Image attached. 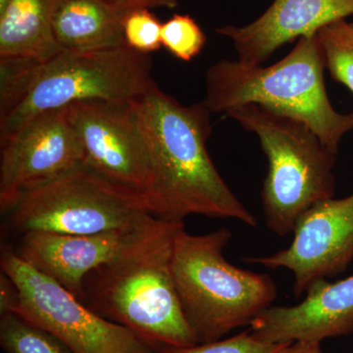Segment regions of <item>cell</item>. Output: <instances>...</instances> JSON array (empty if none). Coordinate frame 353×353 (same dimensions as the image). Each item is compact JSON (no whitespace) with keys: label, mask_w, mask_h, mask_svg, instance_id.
Listing matches in <instances>:
<instances>
[{"label":"cell","mask_w":353,"mask_h":353,"mask_svg":"<svg viewBox=\"0 0 353 353\" xmlns=\"http://www.w3.org/2000/svg\"><path fill=\"white\" fill-rule=\"evenodd\" d=\"M132 105L150 157L153 215L176 222L203 215L257 227L209 155L211 112L203 102L183 105L155 85Z\"/></svg>","instance_id":"1"},{"label":"cell","mask_w":353,"mask_h":353,"mask_svg":"<svg viewBox=\"0 0 353 353\" xmlns=\"http://www.w3.org/2000/svg\"><path fill=\"white\" fill-rule=\"evenodd\" d=\"M183 225L153 217L117 256L85 276L81 301L158 347L199 345L172 271L176 234Z\"/></svg>","instance_id":"2"},{"label":"cell","mask_w":353,"mask_h":353,"mask_svg":"<svg viewBox=\"0 0 353 353\" xmlns=\"http://www.w3.org/2000/svg\"><path fill=\"white\" fill-rule=\"evenodd\" d=\"M152 68L150 54L126 43L62 51L41 64H1L0 141L39 114L76 102L137 101L157 85Z\"/></svg>","instance_id":"3"},{"label":"cell","mask_w":353,"mask_h":353,"mask_svg":"<svg viewBox=\"0 0 353 353\" xmlns=\"http://www.w3.org/2000/svg\"><path fill=\"white\" fill-rule=\"evenodd\" d=\"M324 50L317 34L303 37L289 54L270 66L220 60L206 73L202 101L211 113H227L255 103L305 123L338 154L343 137L353 131V112L334 109L325 87Z\"/></svg>","instance_id":"4"},{"label":"cell","mask_w":353,"mask_h":353,"mask_svg":"<svg viewBox=\"0 0 353 353\" xmlns=\"http://www.w3.org/2000/svg\"><path fill=\"white\" fill-rule=\"evenodd\" d=\"M233 234L227 228L190 234L185 225L174 243L172 271L185 319L199 343L219 341L272 306L277 287L266 274L243 270L225 259Z\"/></svg>","instance_id":"5"},{"label":"cell","mask_w":353,"mask_h":353,"mask_svg":"<svg viewBox=\"0 0 353 353\" xmlns=\"http://www.w3.org/2000/svg\"><path fill=\"white\" fill-rule=\"evenodd\" d=\"M226 115L259 137L268 160L262 209L267 227L276 236L292 234L308 209L334 197L338 154L305 123L255 103L234 108Z\"/></svg>","instance_id":"6"},{"label":"cell","mask_w":353,"mask_h":353,"mask_svg":"<svg viewBox=\"0 0 353 353\" xmlns=\"http://www.w3.org/2000/svg\"><path fill=\"white\" fill-rule=\"evenodd\" d=\"M6 213L23 234H97L137 226L154 216L143 196L83 165L26 192Z\"/></svg>","instance_id":"7"},{"label":"cell","mask_w":353,"mask_h":353,"mask_svg":"<svg viewBox=\"0 0 353 353\" xmlns=\"http://www.w3.org/2000/svg\"><path fill=\"white\" fill-rule=\"evenodd\" d=\"M1 271L19 290L13 312L55 334L74 353H159L163 348L101 317L14 250L4 248Z\"/></svg>","instance_id":"8"},{"label":"cell","mask_w":353,"mask_h":353,"mask_svg":"<svg viewBox=\"0 0 353 353\" xmlns=\"http://www.w3.org/2000/svg\"><path fill=\"white\" fill-rule=\"evenodd\" d=\"M66 108L82 145L83 166L148 203L152 169L132 101H82Z\"/></svg>","instance_id":"9"},{"label":"cell","mask_w":353,"mask_h":353,"mask_svg":"<svg viewBox=\"0 0 353 353\" xmlns=\"http://www.w3.org/2000/svg\"><path fill=\"white\" fill-rule=\"evenodd\" d=\"M0 145L2 212L29 190L83 164L82 145L66 108L39 114Z\"/></svg>","instance_id":"10"},{"label":"cell","mask_w":353,"mask_h":353,"mask_svg":"<svg viewBox=\"0 0 353 353\" xmlns=\"http://www.w3.org/2000/svg\"><path fill=\"white\" fill-rule=\"evenodd\" d=\"M294 239L270 256L248 257V263L284 268L294 275V296L311 285L343 273L353 260V194L316 203L297 222Z\"/></svg>","instance_id":"11"},{"label":"cell","mask_w":353,"mask_h":353,"mask_svg":"<svg viewBox=\"0 0 353 353\" xmlns=\"http://www.w3.org/2000/svg\"><path fill=\"white\" fill-rule=\"evenodd\" d=\"M294 306H270L250 325L255 338L271 343L322 341L353 333V275L320 280Z\"/></svg>","instance_id":"12"},{"label":"cell","mask_w":353,"mask_h":353,"mask_svg":"<svg viewBox=\"0 0 353 353\" xmlns=\"http://www.w3.org/2000/svg\"><path fill=\"white\" fill-rule=\"evenodd\" d=\"M157 216L137 226L90 234L30 232L16 253L39 273L82 299L83 279L110 261Z\"/></svg>","instance_id":"13"},{"label":"cell","mask_w":353,"mask_h":353,"mask_svg":"<svg viewBox=\"0 0 353 353\" xmlns=\"http://www.w3.org/2000/svg\"><path fill=\"white\" fill-rule=\"evenodd\" d=\"M353 15V0H275L248 25L215 30L229 39L239 61L260 66L285 43L317 34L325 26Z\"/></svg>","instance_id":"14"},{"label":"cell","mask_w":353,"mask_h":353,"mask_svg":"<svg viewBox=\"0 0 353 353\" xmlns=\"http://www.w3.org/2000/svg\"><path fill=\"white\" fill-rule=\"evenodd\" d=\"M129 11L108 0H57L52 17L53 36L64 51L121 46L126 43L123 20Z\"/></svg>","instance_id":"15"},{"label":"cell","mask_w":353,"mask_h":353,"mask_svg":"<svg viewBox=\"0 0 353 353\" xmlns=\"http://www.w3.org/2000/svg\"><path fill=\"white\" fill-rule=\"evenodd\" d=\"M57 0H11L0 15V63L41 64L64 51L52 32Z\"/></svg>","instance_id":"16"},{"label":"cell","mask_w":353,"mask_h":353,"mask_svg":"<svg viewBox=\"0 0 353 353\" xmlns=\"http://www.w3.org/2000/svg\"><path fill=\"white\" fill-rule=\"evenodd\" d=\"M0 345L6 353H74L55 334L14 312L0 315Z\"/></svg>","instance_id":"17"},{"label":"cell","mask_w":353,"mask_h":353,"mask_svg":"<svg viewBox=\"0 0 353 353\" xmlns=\"http://www.w3.org/2000/svg\"><path fill=\"white\" fill-rule=\"evenodd\" d=\"M326 68L336 82L353 94V27L345 19L325 26L318 32Z\"/></svg>","instance_id":"18"},{"label":"cell","mask_w":353,"mask_h":353,"mask_svg":"<svg viewBox=\"0 0 353 353\" xmlns=\"http://www.w3.org/2000/svg\"><path fill=\"white\" fill-rule=\"evenodd\" d=\"M161 43L173 57L188 62L203 50L206 37L190 16L175 14L162 24Z\"/></svg>","instance_id":"19"},{"label":"cell","mask_w":353,"mask_h":353,"mask_svg":"<svg viewBox=\"0 0 353 353\" xmlns=\"http://www.w3.org/2000/svg\"><path fill=\"white\" fill-rule=\"evenodd\" d=\"M162 24L148 8L130 10L123 20L125 41L132 50L150 54L159 50Z\"/></svg>","instance_id":"20"},{"label":"cell","mask_w":353,"mask_h":353,"mask_svg":"<svg viewBox=\"0 0 353 353\" xmlns=\"http://www.w3.org/2000/svg\"><path fill=\"white\" fill-rule=\"evenodd\" d=\"M289 343H267L255 338L248 330L226 340L199 343L189 347H167L159 353H278Z\"/></svg>","instance_id":"21"},{"label":"cell","mask_w":353,"mask_h":353,"mask_svg":"<svg viewBox=\"0 0 353 353\" xmlns=\"http://www.w3.org/2000/svg\"><path fill=\"white\" fill-rule=\"evenodd\" d=\"M20 301V292L15 282L1 271L0 274V315L13 312Z\"/></svg>","instance_id":"22"},{"label":"cell","mask_w":353,"mask_h":353,"mask_svg":"<svg viewBox=\"0 0 353 353\" xmlns=\"http://www.w3.org/2000/svg\"><path fill=\"white\" fill-rule=\"evenodd\" d=\"M116 6L132 10L137 8H174L178 6V0H108Z\"/></svg>","instance_id":"23"},{"label":"cell","mask_w":353,"mask_h":353,"mask_svg":"<svg viewBox=\"0 0 353 353\" xmlns=\"http://www.w3.org/2000/svg\"><path fill=\"white\" fill-rule=\"evenodd\" d=\"M278 353H323V352L321 343L301 341L289 343Z\"/></svg>","instance_id":"24"},{"label":"cell","mask_w":353,"mask_h":353,"mask_svg":"<svg viewBox=\"0 0 353 353\" xmlns=\"http://www.w3.org/2000/svg\"><path fill=\"white\" fill-rule=\"evenodd\" d=\"M11 0H0V15L4 13L6 10L7 7L10 4Z\"/></svg>","instance_id":"25"},{"label":"cell","mask_w":353,"mask_h":353,"mask_svg":"<svg viewBox=\"0 0 353 353\" xmlns=\"http://www.w3.org/2000/svg\"><path fill=\"white\" fill-rule=\"evenodd\" d=\"M352 27H353V23H352Z\"/></svg>","instance_id":"26"}]
</instances>
